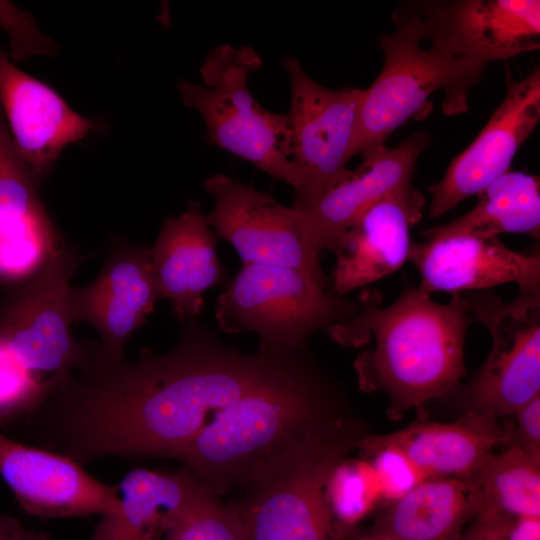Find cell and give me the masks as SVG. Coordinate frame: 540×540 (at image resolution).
Instances as JSON below:
<instances>
[{"label":"cell","mask_w":540,"mask_h":540,"mask_svg":"<svg viewBox=\"0 0 540 540\" xmlns=\"http://www.w3.org/2000/svg\"><path fill=\"white\" fill-rule=\"evenodd\" d=\"M509 428L498 419L466 411L454 422H414L397 431L361 438L363 450L392 446L406 454L428 478L469 477L499 444H509Z\"/></svg>","instance_id":"obj_21"},{"label":"cell","mask_w":540,"mask_h":540,"mask_svg":"<svg viewBox=\"0 0 540 540\" xmlns=\"http://www.w3.org/2000/svg\"><path fill=\"white\" fill-rule=\"evenodd\" d=\"M166 353L107 362L97 352L34 418L37 441L77 463L107 457L175 459L222 410L282 372L301 348L245 353L197 319Z\"/></svg>","instance_id":"obj_1"},{"label":"cell","mask_w":540,"mask_h":540,"mask_svg":"<svg viewBox=\"0 0 540 540\" xmlns=\"http://www.w3.org/2000/svg\"><path fill=\"white\" fill-rule=\"evenodd\" d=\"M477 196V204L467 213L447 224L424 230L425 240L451 235L493 238L502 233H523L539 239L538 176L509 170Z\"/></svg>","instance_id":"obj_24"},{"label":"cell","mask_w":540,"mask_h":540,"mask_svg":"<svg viewBox=\"0 0 540 540\" xmlns=\"http://www.w3.org/2000/svg\"><path fill=\"white\" fill-rule=\"evenodd\" d=\"M291 101L287 113L290 159L303 180L294 207L321 197L350 172L346 163L356 134L363 89L333 90L314 81L296 58L285 61Z\"/></svg>","instance_id":"obj_11"},{"label":"cell","mask_w":540,"mask_h":540,"mask_svg":"<svg viewBox=\"0 0 540 540\" xmlns=\"http://www.w3.org/2000/svg\"><path fill=\"white\" fill-rule=\"evenodd\" d=\"M360 437L346 418L306 436L257 470L228 506L244 540H334L327 478Z\"/></svg>","instance_id":"obj_4"},{"label":"cell","mask_w":540,"mask_h":540,"mask_svg":"<svg viewBox=\"0 0 540 540\" xmlns=\"http://www.w3.org/2000/svg\"><path fill=\"white\" fill-rule=\"evenodd\" d=\"M511 416L514 420L512 428H509V444L517 445L532 460L540 463V396Z\"/></svg>","instance_id":"obj_32"},{"label":"cell","mask_w":540,"mask_h":540,"mask_svg":"<svg viewBox=\"0 0 540 540\" xmlns=\"http://www.w3.org/2000/svg\"><path fill=\"white\" fill-rule=\"evenodd\" d=\"M430 295L407 285L382 307L381 293L364 289L356 314L327 330L342 345L372 342L355 362L358 380L364 390L385 394L394 415L448 394L466 375L465 338L475 318L460 292L448 303Z\"/></svg>","instance_id":"obj_2"},{"label":"cell","mask_w":540,"mask_h":540,"mask_svg":"<svg viewBox=\"0 0 540 540\" xmlns=\"http://www.w3.org/2000/svg\"><path fill=\"white\" fill-rule=\"evenodd\" d=\"M0 540H48V537L28 530L18 519L0 513Z\"/></svg>","instance_id":"obj_35"},{"label":"cell","mask_w":540,"mask_h":540,"mask_svg":"<svg viewBox=\"0 0 540 540\" xmlns=\"http://www.w3.org/2000/svg\"><path fill=\"white\" fill-rule=\"evenodd\" d=\"M424 40L441 52L501 61L540 47L539 0L417 1Z\"/></svg>","instance_id":"obj_12"},{"label":"cell","mask_w":540,"mask_h":540,"mask_svg":"<svg viewBox=\"0 0 540 540\" xmlns=\"http://www.w3.org/2000/svg\"><path fill=\"white\" fill-rule=\"evenodd\" d=\"M165 540H244V537L232 509L204 487L176 520Z\"/></svg>","instance_id":"obj_29"},{"label":"cell","mask_w":540,"mask_h":540,"mask_svg":"<svg viewBox=\"0 0 540 540\" xmlns=\"http://www.w3.org/2000/svg\"><path fill=\"white\" fill-rule=\"evenodd\" d=\"M364 451L376 472L382 501L391 504L428 479L406 454L395 447L378 446Z\"/></svg>","instance_id":"obj_31"},{"label":"cell","mask_w":540,"mask_h":540,"mask_svg":"<svg viewBox=\"0 0 540 540\" xmlns=\"http://www.w3.org/2000/svg\"><path fill=\"white\" fill-rule=\"evenodd\" d=\"M394 23L391 32L377 39L383 67L363 90L351 157L385 145L394 130L427 109L430 96L439 90L444 114L466 112L469 93L488 66L447 55L433 46L422 48L423 28L412 3L395 12Z\"/></svg>","instance_id":"obj_5"},{"label":"cell","mask_w":540,"mask_h":540,"mask_svg":"<svg viewBox=\"0 0 540 540\" xmlns=\"http://www.w3.org/2000/svg\"><path fill=\"white\" fill-rule=\"evenodd\" d=\"M60 245L44 207L0 219V281L19 282L38 274Z\"/></svg>","instance_id":"obj_26"},{"label":"cell","mask_w":540,"mask_h":540,"mask_svg":"<svg viewBox=\"0 0 540 540\" xmlns=\"http://www.w3.org/2000/svg\"><path fill=\"white\" fill-rule=\"evenodd\" d=\"M214 207L206 215L215 235L230 243L242 264L286 267L308 274L326 288L329 278L321 255L312 248L301 213L278 202L269 192L223 174L205 181Z\"/></svg>","instance_id":"obj_10"},{"label":"cell","mask_w":540,"mask_h":540,"mask_svg":"<svg viewBox=\"0 0 540 540\" xmlns=\"http://www.w3.org/2000/svg\"><path fill=\"white\" fill-rule=\"evenodd\" d=\"M478 511L471 481L428 478L390 504L378 521L376 536L389 540H458Z\"/></svg>","instance_id":"obj_23"},{"label":"cell","mask_w":540,"mask_h":540,"mask_svg":"<svg viewBox=\"0 0 540 540\" xmlns=\"http://www.w3.org/2000/svg\"><path fill=\"white\" fill-rule=\"evenodd\" d=\"M540 119V69L515 80L507 77V92L485 127L457 155L443 178L434 184L429 209L437 218L471 195H477L510 170L514 156Z\"/></svg>","instance_id":"obj_13"},{"label":"cell","mask_w":540,"mask_h":540,"mask_svg":"<svg viewBox=\"0 0 540 540\" xmlns=\"http://www.w3.org/2000/svg\"><path fill=\"white\" fill-rule=\"evenodd\" d=\"M0 107L13 142L38 184L63 149L84 138L92 127L53 89L18 69L1 49Z\"/></svg>","instance_id":"obj_18"},{"label":"cell","mask_w":540,"mask_h":540,"mask_svg":"<svg viewBox=\"0 0 540 540\" xmlns=\"http://www.w3.org/2000/svg\"><path fill=\"white\" fill-rule=\"evenodd\" d=\"M117 488V510L101 515L89 540H165L204 486L183 467L176 472L138 467Z\"/></svg>","instance_id":"obj_22"},{"label":"cell","mask_w":540,"mask_h":540,"mask_svg":"<svg viewBox=\"0 0 540 540\" xmlns=\"http://www.w3.org/2000/svg\"><path fill=\"white\" fill-rule=\"evenodd\" d=\"M216 237L200 203L190 201L183 214L164 221L148 249L159 297L170 302L181 322L197 319L204 303L203 293L225 279Z\"/></svg>","instance_id":"obj_20"},{"label":"cell","mask_w":540,"mask_h":540,"mask_svg":"<svg viewBox=\"0 0 540 540\" xmlns=\"http://www.w3.org/2000/svg\"><path fill=\"white\" fill-rule=\"evenodd\" d=\"M53 390L29 371L0 338V426L26 420Z\"/></svg>","instance_id":"obj_28"},{"label":"cell","mask_w":540,"mask_h":540,"mask_svg":"<svg viewBox=\"0 0 540 540\" xmlns=\"http://www.w3.org/2000/svg\"><path fill=\"white\" fill-rule=\"evenodd\" d=\"M37 186L13 142L0 107V219L43 208Z\"/></svg>","instance_id":"obj_30"},{"label":"cell","mask_w":540,"mask_h":540,"mask_svg":"<svg viewBox=\"0 0 540 540\" xmlns=\"http://www.w3.org/2000/svg\"><path fill=\"white\" fill-rule=\"evenodd\" d=\"M342 416L333 383L304 347L282 372L220 411L175 460L221 497Z\"/></svg>","instance_id":"obj_3"},{"label":"cell","mask_w":540,"mask_h":540,"mask_svg":"<svg viewBox=\"0 0 540 540\" xmlns=\"http://www.w3.org/2000/svg\"><path fill=\"white\" fill-rule=\"evenodd\" d=\"M373 540H389V539L384 538V537L376 536V538H374Z\"/></svg>","instance_id":"obj_36"},{"label":"cell","mask_w":540,"mask_h":540,"mask_svg":"<svg viewBox=\"0 0 540 540\" xmlns=\"http://www.w3.org/2000/svg\"><path fill=\"white\" fill-rule=\"evenodd\" d=\"M425 205L412 186L397 190L371 206L342 235L329 283L333 294L369 285L399 270L408 261L411 229Z\"/></svg>","instance_id":"obj_17"},{"label":"cell","mask_w":540,"mask_h":540,"mask_svg":"<svg viewBox=\"0 0 540 540\" xmlns=\"http://www.w3.org/2000/svg\"><path fill=\"white\" fill-rule=\"evenodd\" d=\"M0 476L26 513L71 518L117 510V485L104 483L83 465L49 449L0 433Z\"/></svg>","instance_id":"obj_15"},{"label":"cell","mask_w":540,"mask_h":540,"mask_svg":"<svg viewBox=\"0 0 540 540\" xmlns=\"http://www.w3.org/2000/svg\"><path fill=\"white\" fill-rule=\"evenodd\" d=\"M261 65L250 47L218 46L201 67L203 85L182 81L178 90L183 102L203 119L208 142L286 182L297 199L304 185L290 159L287 114L268 111L248 88L249 75Z\"/></svg>","instance_id":"obj_6"},{"label":"cell","mask_w":540,"mask_h":540,"mask_svg":"<svg viewBox=\"0 0 540 540\" xmlns=\"http://www.w3.org/2000/svg\"><path fill=\"white\" fill-rule=\"evenodd\" d=\"M510 517L502 515L478 514L473 524L462 533L458 540H505Z\"/></svg>","instance_id":"obj_33"},{"label":"cell","mask_w":540,"mask_h":540,"mask_svg":"<svg viewBox=\"0 0 540 540\" xmlns=\"http://www.w3.org/2000/svg\"><path fill=\"white\" fill-rule=\"evenodd\" d=\"M415 132L395 147L385 145L361 153V165L309 205L295 207L302 215L309 242L316 253L334 250L347 229L387 195L412 186L419 156L428 144Z\"/></svg>","instance_id":"obj_16"},{"label":"cell","mask_w":540,"mask_h":540,"mask_svg":"<svg viewBox=\"0 0 540 540\" xmlns=\"http://www.w3.org/2000/svg\"><path fill=\"white\" fill-rule=\"evenodd\" d=\"M325 496L335 532L364 519L382 501L370 460L342 459L327 478Z\"/></svg>","instance_id":"obj_27"},{"label":"cell","mask_w":540,"mask_h":540,"mask_svg":"<svg viewBox=\"0 0 540 540\" xmlns=\"http://www.w3.org/2000/svg\"><path fill=\"white\" fill-rule=\"evenodd\" d=\"M358 307V299L327 293L300 270L242 264L218 296L214 314L226 333L253 332L262 346L295 349L306 346L316 331L352 317Z\"/></svg>","instance_id":"obj_7"},{"label":"cell","mask_w":540,"mask_h":540,"mask_svg":"<svg viewBox=\"0 0 540 540\" xmlns=\"http://www.w3.org/2000/svg\"><path fill=\"white\" fill-rule=\"evenodd\" d=\"M158 299L148 249L118 243L91 283L70 287L67 305L72 323L86 322L98 332V358L113 362L124 358L126 341L146 324Z\"/></svg>","instance_id":"obj_14"},{"label":"cell","mask_w":540,"mask_h":540,"mask_svg":"<svg viewBox=\"0 0 540 540\" xmlns=\"http://www.w3.org/2000/svg\"><path fill=\"white\" fill-rule=\"evenodd\" d=\"M467 479L477 495L476 515L540 517V463L517 445L492 452Z\"/></svg>","instance_id":"obj_25"},{"label":"cell","mask_w":540,"mask_h":540,"mask_svg":"<svg viewBox=\"0 0 540 540\" xmlns=\"http://www.w3.org/2000/svg\"><path fill=\"white\" fill-rule=\"evenodd\" d=\"M409 261L428 293L488 290L513 282L519 289H540V255L509 249L498 237L451 235L412 242Z\"/></svg>","instance_id":"obj_19"},{"label":"cell","mask_w":540,"mask_h":540,"mask_svg":"<svg viewBox=\"0 0 540 540\" xmlns=\"http://www.w3.org/2000/svg\"><path fill=\"white\" fill-rule=\"evenodd\" d=\"M85 260L74 248L60 245L36 277L0 301V338L53 388L85 364L95 348L74 338L67 305L70 281Z\"/></svg>","instance_id":"obj_9"},{"label":"cell","mask_w":540,"mask_h":540,"mask_svg":"<svg viewBox=\"0 0 540 540\" xmlns=\"http://www.w3.org/2000/svg\"><path fill=\"white\" fill-rule=\"evenodd\" d=\"M505 540H540V517H518L509 520Z\"/></svg>","instance_id":"obj_34"},{"label":"cell","mask_w":540,"mask_h":540,"mask_svg":"<svg viewBox=\"0 0 540 540\" xmlns=\"http://www.w3.org/2000/svg\"><path fill=\"white\" fill-rule=\"evenodd\" d=\"M491 349L462 387L466 411L500 419L540 396V289H519L504 302L488 290L460 292Z\"/></svg>","instance_id":"obj_8"}]
</instances>
